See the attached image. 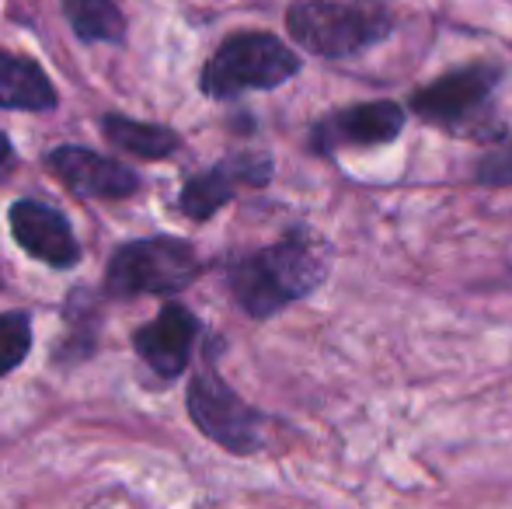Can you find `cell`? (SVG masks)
Returning a JSON list of instances; mask_svg holds the SVG:
<instances>
[{"label":"cell","mask_w":512,"mask_h":509,"mask_svg":"<svg viewBox=\"0 0 512 509\" xmlns=\"http://www.w3.org/2000/svg\"><path fill=\"white\" fill-rule=\"evenodd\" d=\"M328 276V252L304 234L230 265V290L251 318H272L283 307L304 300Z\"/></svg>","instance_id":"cell-1"},{"label":"cell","mask_w":512,"mask_h":509,"mask_svg":"<svg viewBox=\"0 0 512 509\" xmlns=\"http://www.w3.org/2000/svg\"><path fill=\"white\" fill-rule=\"evenodd\" d=\"M300 70V60L283 39L269 32H241L227 39L203 67L209 98H234L244 91H272Z\"/></svg>","instance_id":"cell-2"},{"label":"cell","mask_w":512,"mask_h":509,"mask_svg":"<svg viewBox=\"0 0 512 509\" xmlns=\"http://www.w3.org/2000/svg\"><path fill=\"white\" fill-rule=\"evenodd\" d=\"M199 276L196 248L182 238L129 241L108 258L105 290L112 297L136 293H178Z\"/></svg>","instance_id":"cell-3"},{"label":"cell","mask_w":512,"mask_h":509,"mask_svg":"<svg viewBox=\"0 0 512 509\" xmlns=\"http://www.w3.org/2000/svg\"><path fill=\"white\" fill-rule=\"evenodd\" d=\"M286 28L307 53L345 60V56L377 46L391 28V21L384 14L335 4V0H300L286 11Z\"/></svg>","instance_id":"cell-4"},{"label":"cell","mask_w":512,"mask_h":509,"mask_svg":"<svg viewBox=\"0 0 512 509\" xmlns=\"http://www.w3.org/2000/svg\"><path fill=\"white\" fill-rule=\"evenodd\" d=\"M189 415L199 433L220 443L230 454H251L262 443V415L244 405L241 394L227 387L213 370L192 377L189 384Z\"/></svg>","instance_id":"cell-5"},{"label":"cell","mask_w":512,"mask_h":509,"mask_svg":"<svg viewBox=\"0 0 512 509\" xmlns=\"http://www.w3.org/2000/svg\"><path fill=\"white\" fill-rule=\"evenodd\" d=\"M499 84V70L488 63H474V67L453 70V74L436 77L432 84H425L415 98L411 109L425 119V123L446 126L453 133H464L474 119H481V112L488 109Z\"/></svg>","instance_id":"cell-6"},{"label":"cell","mask_w":512,"mask_h":509,"mask_svg":"<svg viewBox=\"0 0 512 509\" xmlns=\"http://www.w3.org/2000/svg\"><path fill=\"white\" fill-rule=\"evenodd\" d=\"M46 164L74 196L84 199H126L140 189V175L136 171H129L126 164L95 154L88 147L49 150Z\"/></svg>","instance_id":"cell-7"},{"label":"cell","mask_w":512,"mask_h":509,"mask_svg":"<svg viewBox=\"0 0 512 509\" xmlns=\"http://www.w3.org/2000/svg\"><path fill=\"white\" fill-rule=\"evenodd\" d=\"M7 220H11L14 241L39 262L53 265V269H70L81 262V245L63 213H56L53 206L39 203V199H18Z\"/></svg>","instance_id":"cell-8"},{"label":"cell","mask_w":512,"mask_h":509,"mask_svg":"<svg viewBox=\"0 0 512 509\" xmlns=\"http://www.w3.org/2000/svg\"><path fill=\"white\" fill-rule=\"evenodd\" d=\"M272 178V161L262 154H241V157H227L216 168H209L206 175L192 178L182 189V213L189 220H209L216 210L234 199L237 189L244 185H265Z\"/></svg>","instance_id":"cell-9"},{"label":"cell","mask_w":512,"mask_h":509,"mask_svg":"<svg viewBox=\"0 0 512 509\" xmlns=\"http://www.w3.org/2000/svg\"><path fill=\"white\" fill-rule=\"evenodd\" d=\"M196 335H199V321L182 304H164L161 314L150 325L136 328L133 346L140 353V360L157 377H178L189 367Z\"/></svg>","instance_id":"cell-10"},{"label":"cell","mask_w":512,"mask_h":509,"mask_svg":"<svg viewBox=\"0 0 512 509\" xmlns=\"http://www.w3.org/2000/svg\"><path fill=\"white\" fill-rule=\"evenodd\" d=\"M405 129V109L394 102H363L352 109L335 112L314 129V147L331 150L342 143H356V147H373V143H387Z\"/></svg>","instance_id":"cell-11"},{"label":"cell","mask_w":512,"mask_h":509,"mask_svg":"<svg viewBox=\"0 0 512 509\" xmlns=\"http://www.w3.org/2000/svg\"><path fill=\"white\" fill-rule=\"evenodd\" d=\"M0 105L18 112H53L56 91L46 70L28 56L0 53Z\"/></svg>","instance_id":"cell-12"},{"label":"cell","mask_w":512,"mask_h":509,"mask_svg":"<svg viewBox=\"0 0 512 509\" xmlns=\"http://www.w3.org/2000/svg\"><path fill=\"white\" fill-rule=\"evenodd\" d=\"M102 133L108 143H115L119 150L133 157H143V161H161V157L175 154L178 150V133L164 126H150V123H133L126 116H105L102 119Z\"/></svg>","instance_id":"cell-13"},{"label":"cell","mask_w":512,"mask_h":509,"mask_svg":"<svg viewBox=\"0 0 512 509\" xmlns=\"http://www.w3.org/2000/svg\"><path fill=\"white\" fill-rule=\"evenodd\" d=\"M63 14L84 42H122L126 35V18L115 0H63Z\"/></svg>","instance_id":"cell-14"},{"label":"cell","mask_w":512,"mask_h":509,"mask_svg":"<svg viewBox=\"0 0 512 509\" xmlns=\"http://www.w3.org/2000/svg\"><path fill=\"white\" fill-rule=\"evenodd\" d=\"M28 349H32V321H28V314H0V377L21 367Z\"/></svg>","instance_id":"cell-15"},{"label":"cell","mask_w":512,"mask_h":509,"mask_svg":"<svg viewBox=\"0 0 512 509\" xmlns=\"http://www.w3.org/2000/svg\"><path fill=\"white\" fill-rule=\"evenodd\" d=\"M478 182L492 185V189H502V185H512V143L509 147H495L488 150L478 161Z\"/></svg>","instance_id":"cell-16"},{"label":"cell","mask_w":512,"mask_h":509,"mask_svg":"<svg viewBox=\"0 0 512 509\" xmlns=\"http://www.w3.org/2000/svg\"><path fill=\"white\" fill-rule=\"evenodd\" d=\"M11 161H14V147H11V140H7V136L0 133V171H4Z\"/></svg>","instance_id":"cell-17"}]
</instances>
